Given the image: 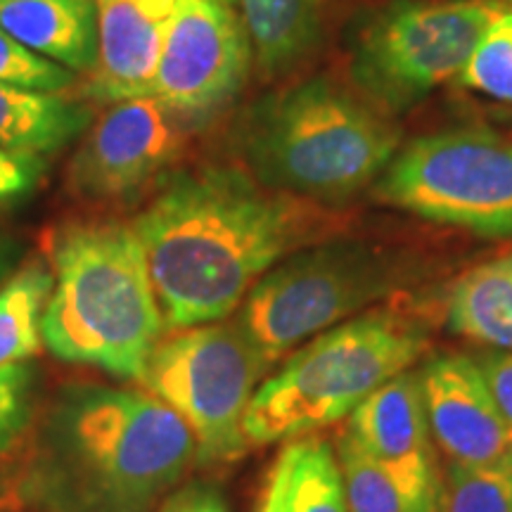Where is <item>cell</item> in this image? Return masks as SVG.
I'll return each instance as SVG.
<instances>
[{"label": "cell", "mask_w": 512, "mask_h": 512, "mask_svg": "<svg viewBox=\"0 0 512 512\" xmlns=\"http://www.w3.org/2000/svg\"><path fill=\"white\" fill-rule=\"evenodd\" d=\"M164 328L226 320L275 264L339 235L342 216L266 188L240 166L171 171L131 219Z\"/></svg>", "instance_id": "cell-1"}, {"label": "cell", "mask_w": 512, "mask_h": 512, "mask_svg": "<svg viewBox=\"0 0 512 512\" xmlns=\"http://www.w3.org/2000/svg\"><path fill=\"white\" fill-rule=\"evenodd\" d=\"M195 460L188 425L143 387L69 384L38 422L17 496L29 512H152Z\"/></svg>", "instance_id": "cell-2"}, {"label": "cell", "mask_w": 512, "mask_h": 512, "mask_svg": "<svg viewBox=\"0 0 512 512\" xmlns=\"http://www.w3.org/2000/svg\"><path fill=\"white\" fill-rule=\"evenodd\" d=\"M50 264L53 292L41 318L50 354L138 382L166 328L133 223H67L50 242Z\"/></svg>", "instance_id": "cell-3"}, {"label": "cell", "mask_w": 512, "mask_h": 512, "mask_svg": "<svg viewBox=\"0 0 512 512\" xmlns=\"http://www.w3.org/2000/svg\"><path fill=\"white\" fill-rule=\"evenodd\" d=\"M235 138L256 181L330 209L373 185L399 150L392 117L328 76L256 100Z\"/></svg>", "instance_id": "cell-4"}, {"label": "cell", "mask_w": 512, "mask_h": 512, "mask_svg": "<svg viewBox=\"0 0 512 512\" xmlns=\"http://www.w3.org/2000/svg\"><path fill=\"white\" fill-rule=\"evenodd\" d=\"M427 349V325L396 309L363 311L320 332L259 384L245 415L247 444L294 441L347 420Z\"/></svg>", "instance_id": "cell-5"}, {"label": "cell", "mask_w": 512, "mask_h": 512, "mask_svg": "<svg viewBox=\"0 0 512 512\" xmlns=\"http://www.w3.org/2000/svg\"><path fill=\"white\" fill-rule=\"evenodd\" d=\"M411 271L392 249L335 235L275 264L249 290L235 323L271 368L320 332L392 297Z\"/></svg>", "instance_id": "cell-6"}, {"label": "cell", "mask_w": 512, "mask_h": 512, "mask_svg": "<svg viewBox=\"0 0 512 512\" xmlns=\"http://www.w3.org/2000/svg\"><path fill=\"white\" fill-rule=\"evenodd\" d=\"M503 0H394L358 22L349 38L356 91L387 117L408 112L460 79Z\"/></svg>", "instance_id": "cell-7"}, {"label": "cell", "mask_w": 512, "mask_h": 512, "mask_svg": "<svg viewBox=\"0 0 512 512\" xmlns=\"http://www.w3.org/2000/svg\"><path fill=\"white\" fill-rule=\"evenodd\" d=\"M266 370L233 318L162 337L138 382L188 425L197 463L223 465L249 448L245 415Z\"/></svg>", "instance_id": "cell-8"}, {"label": "cell", "mask_w": 512, "mask_h": 512, "mask_svg": "<svg viewBox=\"0 0 512 512\" xmlns=\"http://www.w3.org/2000/svg\"><path fill=\"white\" fill-rule=\"evenodd\" d=\"M373 190L420 219L512 238V140L484 128L427 133L396 150Z\"/></svg>", "instance_id": "cell-9"}, {"label": "cell", "mask_w": 512, "mask_h": 512, "mask_svg": "<svg viewBox=\"0 0 512 512\" xmlns=\"http://www.w3.org/2000/svg\"><path fill=\"white\" fill-rule=\"evenodd\" d=\"M188 128L155 98L110 105L69 162V192L83 202L124 204L157 190L183 157Z\"/></svg>", "instance_id": "cell-10"}, {"label": "cell", "mask_w": 512, "mask_h": 512, "mask_svg": "<svg viewBox=\"0 0 512 512\" xmlns=\"http://www.w3.org/2000/svg\"><path fill=\"white\" fill-rule=\"evenodd\" d=\"M249 62L245 24L226 0H176L152 98L188 126L204 124L240 93Z\"/></svg>", "instance_id": "cell-11"}, {"label": "cell", "mask_w": 512, "mask_h": 512, "mask_svg": "<svg viewBox=\"0 0 512 512\" xmlns=\"http://www.w3.org/2000/svg\"><path fill=\"white\" fill-rule=\"evenodd\" d=\"M418 373L432 439L451 463L484 465L512 451V422L475 356L437 354Z\"/></svg>", "instance_id": "cell-12"}, {"label": "cell", "mask_w": 512, "mask_h": 512, "mask_svg": "<svg viewBox=\"0 0 512 512\" xmlns=\"http://www.w3.org/2000/svg\"><path fill=\"white\" fill-rule=\"evenodd\" d=\"M98 57L86 95L102 105L152 98L164 34L176 0H102Z\"/></svg>", "instance_id": "cell-13"}, {"label": "cell", "mask_w": 512, "mask_h": 512, "mask_svg": "<svg viewBox=\"0 0 512 512\" xmlns=\"http://www.w3.org/2000/svg\"><path fill=\"white\" fill-rule=\"evenodd\" d=\"M344 434L361 451L396 467H437L430 422L415 368L394 375L377 387L347 418Z\"/></svg>", "instance_id": "cell-14"}, {"label": "cell", "mask_w": 512, "mask_h": 512, "mask_svg": "<svg viewBox=\"0 0 512 512\" xmlns=\"http://www.w3.org/2000/svg\"><path fill=\"white\" fill-rule=\"evenodd\" d=\"M98 0H0V29L72 72L98 57Z\"/></svg>", "instance_id": "cell-15"}, {"label": "cell", "mask_w": 512, "mask_h": 512, "mask_svg": "<svg viewBox=\"0 0 512 512\" xmlns=\"http://www.w3.org/2000/svg\"><path fill=\"white\" fill-rule=\"evenodd\" d=\"M349 512H444L446 491L437 467H396L370 458L349 434H339Z\"/></svg>", "instance_id": "cell-16"}, {"label": "cell", "mask_w": 512, "mask_h": 512, "mask_svg": "<svg viewBox=\"0 0 512 512\" xmlns=\"http://www.w3.org/2000/svg\"><path fill=\"white\" fill-rule=\"evenodd\" d=\"M261 76L278 79L302 64L320 38L325 0H240Z\"/></svg>", "instance_id": "cell-17"}, {"label": "cell", "mask_w": 512, "mask_h": 512, "mask_svg": "<svg viewBox=\"0 0 512 512\" xmlns=\"http://www.w3.org/2000/svg\"><path fill=\"white\" fill-rule=\"evenodd\" d=\"M446 325L470 342L512 354V252L460 275L446 297Z\"/></svg>", "instance_id": "cell-18"}, {"label": "cell", "mask_w": 512, "mask_h": 512, "mask_svg": "<svg viewBox=\"0 0 512 512\" xmlns=\"http://www.w3.org/2000/svg\"><path fill=\"white\" fill-rule=\"evenodd\" d=\"M91 110L64 93L27 91L0 83V147L24 155H46L79 138Z\"/></svg>", "instance_id": "cell-19"}, {"label": "cell", "mask_w": 512, "mask_h": 512, "mask_svg": "<svg viewBox=\"0 0 512 512\" xmlns=\"http://www.w3.org/2000/svg\"><path fill=\"white\" fill-rule=\"evenodd\" d=\"M53 292V271L29 264L0 287V368L24 363L41 349V318Z\"/></svg>", "instance_id": "cell-20"}, {"label": "cell", "mask_w": 512, "mask_h": 512, "mask_svg": "<svg viewBox=\"0 0 512 512\" xmlns=\"http://www.w3.org/2000/svg\"><path fill=\"white\" fill-rule=\"evenodd\" d=\"M292 467L287 486L290 512H349L342 467L330 441L309 434L290 441Z\"/></svg>", "instance_id": "cell-21"}, {"label": "cell", "mask_w": 512, "mask_h": 512, "mask_svg": "<svg viewBox=\"0 0 512 512\" xmlns=\"http://www.w3.org/2000/svg\"><path fill=\"white\" fill-rule=\"evenodd\" d=\"M444 512H512V451L484 465L451 463Z\"/></svg>", "instance_id": "cell-22"}, {"label": "cell", "mask_w": 512, "mask_h": 512, "mask_svg": "<svg viewBox=\"0 0 512 512\" xmlns=\"http://www.w3.org/2000/svg\"><path fill=\"white\" fill-rule=\"evenodd\" d=\"M460 81L489 98L512 102V10H505L491 24L465 64Z\"/></svg>", "instance_id": "cell-23"}, {"label": "cell", "mask_w": 512, "mask_h": 512, "mask_svg": "<svg viewBox=\"0 0 512 512\" xmlns=\"http://www.w3.org/2000/svg\"><path fill=\"white\" fill-rule=\"evenodd\" d=\"M74 81L72 69L34 53L0 29V83L27 91L64 93Z\"/></svg>", "instance_id": "cell-24"}, {"label": "cell", "mask_w": 512, "mask_h": 512, "mask_svg": "<svg viewBox=\"0 0 512 512\" xmlns=\"http://www.w3.org/2000/svg\"><path fill=\"white\" fill-rule=\"evenodd\" d=\"M34 368L24 363L0 368V453L24 437L34 418Z\"/></svg>", "instance_id": "cell-25"}, {"label": "cell", "mask_w": 512, "mask_h": 512, "mask_svg": "<svg viewBox=\"0 0 512 512\" xmlns=\"http://www.w3.org/2000/svg\"><path fill=\"white\" fill-rule=\"evenodd\" d=\"M46 174L41 155H24L0 147V204L29 195Z\"/></svg>", "instance_id": "cell-26"}, {"label": "cell", "mask_w": 512, "mask_h": 512, "mask_svg": "<svg viewBox=\"0 0 512 512\" xmlns=\"http://www.w3.org/2000/svg\"><path fill=\"white\" fill-rule=\"evenodd\" d=\"M159 512H230L226 498L216 486L207 482H190L162 503Z\"/></svg>", "instance_id": "cell-27"}, {"label": "cell", "mask_w": 512, "mask_h": 512, "mask_svg": "<svg viewBox=\"0 0 512 512\" xmlns=\"http://www.w3.org/2000/svg\"><path fill=\"white\" fill-rule=\"evenodd\" d=\"M475 358L503 415L512 422V354L510 351L489 349Z\"/></svg>", "instance_id": "cell-28"}, {"label": "cell", "mask_w": 512, "mask_h": 512, "mask_svg": "<svg viewBox=\"0 0 512 512\" xmlns=\"http://www.w3.org/2000/svg\"><path fill=\"white\" fill-rule=\"evenodd\" d=\"M290 467H292V448L287 444L278 458L268 467L264 489H261L256 512H290L287 508V486H290Z\"/></svg>", "instance_id": "cell-29"}, {"label": "cell", "mask_w": 512, "mask_h": 512, "mask_svg": "<svg viewBox=\"0 0 512 512\" xmlns=\"http://www.w3.org/2000/svg\"><path fill=\"white\" fill-rule=\"evenodd\" d=\"M8 266H10V247L0 240V278H3L5 271H8Z\"/></svg>", "instance_id": "cell-30"}, {"label": "cell", "mask_w": 512, "mask_h": 512, "mask_svg": "<svg viewBox=\"0 0 512 512\" xmlns=\"http://www.w3.org/2000/svg\"><path fill=\"white\" fill-rule=\"evenodd\" d=\"M503 3H505V8L512 10V0H503Z\"/></svg>", "instance_id": "cell-31"}, {"label": "cell", "mask_w": 512, "mask_h": 512, "mask_svg": "<svg viewBox=\"0 0 512 512\" xmlns=\"http://www.w3.org/2000/svg\"><path fill=\"white\" fill-rule=\"evenodd\" d=\"M0 496H3V484H0Z\"/></svg>", "instance_id": "cell-32"}, {"label": "cell", "mask_w": 512, "mask_h": 512, "mask_svg": "<svg viewBox=\"0 0 512 512\" xmlns=\"http://www.w3.org/2000/svg\"><path fill=\"white\" fill-rule=\"evenodd\" d=\"M98 3H102V0H98Z\"/></svg>", "instance_id": "cell-33"}]
</instances>
